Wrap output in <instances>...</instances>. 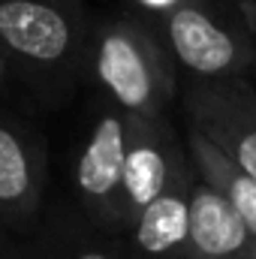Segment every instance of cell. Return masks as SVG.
I'll return each mask as SVG.
<instances>
[{
    "label": "cell",
    "instance_id": "3",
    "mask_svg": "<svg viewBox=\"0 0 256 259\" xmlns=\"http://www.w3.org/2000/svg\"><path fill=\"white\" fill-rule=\"evenodd\" d=\"M187 78H253L256 30L232 0H187L154 21Z\"/></svg>",
    "mask_w": 256,
    "mask_h": 259
},
{
    "label": "cell",
    "instance_id": "16",
    "mask_svg": "<svg viewBox=\"0 0 256 259\" xmlns=\"http://www.w3.org/2000/svg\"><path fill=\"white\" fill-rule=\"evenodd\" d=\"M232 3H238L241 9H247V0H232ZM244 15H247V12H244Z\"/></svg>",
    "mask_w": 256,
    "mask_h": 259
},
{
    "label": "cell",
    "instance_id": "10",
    "mask_svg": "<svg viewBox=\"0 0 256 259\" xmlns=\"http://www.w3.org/2000/svg\"><path fill=\"white\" fill-rule=\"evenodd\" d=\"M184 142H187L196 175L223 196L235 208V214L247 223V229L256 235V178H250L229 157H223L211 142H205L202 136H196L190 130H184Z\"/></svg>",
    "mask_w": 256,
    "mask_h": 259
},
{
    "label": "cell",
    "instance_id": "2",
    "mask_svg": "<svg viewBox=\"0 0 256 259\" xmlns=\"http://www.w3.org/2000/svg\"><path fill=\"white\" fill-rule=\"evenodd\" d=\"M88 72L103 100L136 118H169L178 97V64L157 24L136 9L94 21Z\"/></svg>",
    "mask_w": 256,
    "mask_h": 259
},
{
    "label": "cell",
    "instance_id": "4",
    "mask_svg": "<svg viewBox=\"0 0 256 259\" xmlns=\"http://www.w3.org/2000/svg\"><path fill=\"white\" fill-rule=\"evenodd\" d=\"M127 145L130 115L112 106L109 100H103L72 169V190L78 208L103 235L127 232V208H124Z\"/></svg>",
    "mask_w": 256,
    "mask_h": 259
},
{
    "label": "cell",
    "instance_id": "7",
    "mask_svg": "<svg viewBox=\"0 0 256 259\" xmlns=\"http://www.w3.org/2000/svg\"><path fill=\"white\" fill-rule=\"evenodd\" d=\"M187 169H190L187 142H181L178 130L172 127L169 118H136V115H130V145L127 166H124L127 229Z\"/></svg>",
    "mask_w": 256,
    "mask_h": 259
},
{
    "label": "cell",
    "instance_id": "8",
    "mask_svg": "<svg viewBox=\"0 0 256 259\" xmlns=\"http://www.w3.org/2000/svg\"><path fill=\"white\" fill-rule=\"evenodd\" d=\"M196 181L199 175L190 160V169L130 223V259H184L187 235H190V199Z\"/></svg>",
    "mask_w": 256,
    "mask_h": 259
},
{
    "label": "cell",
    "instance_id": "12",
    "mask_svg": "<svg viewBox=\"0 0 256 259\" xmlns=\"http://www.w3.org/2000/svg\"><path fill=\"white\" fill-rule=\"evenodd\" d=\"M181 3H187V0H133V9H136L139 15H145V18L157 21V18L169 15L172 9H178Z\"/></svg>",
    "mask_w": 256,
    "mask_h": 259
},
{
    "label": "cell",
    "instance_id": "1",
    "mask_svg": "<svg viewBox=\"0 0 256 259\" xmlns=\"http://www.w3.org/2000/svg\"><path fill=\"white\" fill-rule=\"evenodd\" d=\"M94 18L81 0H0V46L21 84L58 106L91 66Z\"/></svg>",
    "mask_w": 256,
    "mask_h": 259
},
{
    "label": "cell",
    "instance_id": "15",
    "mask_svg": "<svg viewBox=\"0 0 256 259\" xmlns=\"http://www.w3.org/2000/svg\"><path fill=\"white\" fill-rule=\"evenodd\" d=\"M244 12H247V21H250V27L256 30V0H247V9H244Z\"/></svg>",
    "mask_w": 256,
    "mask_h": 259
},
{
    "label": "cell",
    "instance_id": "9",
    "mask_svg": "<svg viewBox=\"0 0 256 259\" xmlns=\"http://www.w3.org/2000/svg\"><path fill=\"white\" fill-rule=\"evenodd\" d=\"M184 259H256V235L235 214V208L202 178L193 187Z\"/></svg>",
    "mask_w": 256,
    "mask_h": 259
},
{
    "label": "cell",
    "instance_id": "5",
    "mask_svg": "<svg viewBox=\"0 0 256 259\" xmlns=\"http://www.w3.org/2000/svg\"><path fill=\"white\" fill-rule=\"evenodd\" d=\"M184 124L223 157L256 178V81L187 78L181 91Z\"/></svg>",
    "mask_w": 256,
    "mask_h": 259
},
{
    "label": "cell",
    "instance_id": "6",
    "mask_svg": "<svg viewBox=\"0 0 256 259\" xmlns=\"http://www.w3.org/2000/svg\"><path fill=\"white\" fill-rule=\"evenodd\" d=\"M49 145L27 118L0 112V232H30L46 208Z\"/></svg>",
    "mask_w": 256,
    "mask_h": 259
},
{
    "label": "cell",
    "instance_id": "14",
    "mask_svg": "<svg viewBox=\"0 0 256 259\" xmlns=\"http://www.w3.org/2000/svg\"><path fill=\"white\" fill-rule=\"evenodd\" d=\"M0 259H27L24 256V247H18L6 232H0Z\"/></svg>",
    "mask_w": 256,
    "mask_h": 259
},
{
    "label": "cell",
    "instance_id": "11",
    "mask_svg": "<svg viewBox=\"0 0 256 259\" xmlns=\"http://www.w3.org/2000/svg\"><path fill=\"white\" fill-rule=\"evenodd\" d=\"M27 259H130L127 250L112 244L103 232H84L78 226L55 223L42 235L33 238V244L24 247Z\"/></svg>",
    "mask_w": 256,
    "mask_h": 259
},
{
    "label": "cell",
    "instance_id": "13",
    "mask_svg": "<svg viewBox=\"0 0 256 259\" xmlns=\"http://www.w3.org/2000/svg\"><path fill=\"white\" fill-rule=\"evenodd\" d=\"M12 84H21V75H18L15 64L9 61L6 49L0 46V91H3V88H12ZM21 88H24V84H21Z\"/></svg>",
    "mask_w": 256,
    "mask_h": 259
}]
</instances>
